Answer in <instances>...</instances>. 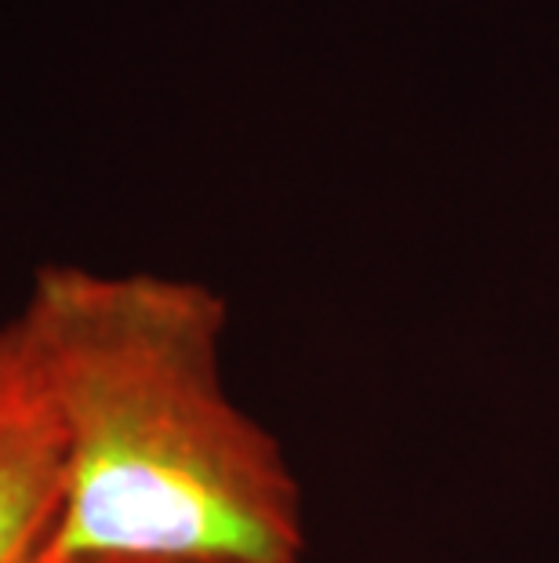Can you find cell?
I'll list each match as a JSON object with an SVG mask.
<instances>
[{
	"label": "cell",
	"mask_w": 559,
	"mask_h": 563,
	"mask_svg": "<svg viewBox=\"0 0 559 563\" xmlns=\"http://www.w3.org/2000/svg\"><path fill=\"white\" fill-rule=\"evenodd\" d=\"M15 323L63 448L47 553L302 563L299 476L225 386L222 295L47 266Z\"/></svg>",
	"instance_id": "cell-1"
},
{
	"label": "cell",
	"mask_w": 559,
	"mask_h": 563,
	"mask_svg": "<svg viewBox=\"0 0 559 563\" xmlns=\"http://www.w3.org/2000/svg\"><path fill=\"white\" fill-rule=\"evenodd\" d=\"M37 563H211V560H164V556H121V553H85V556H58V553H44Z\"/></svg>",
	"instance_id": "cell-3"
},
{
	"label": "cell",
	"mask_w": 559,
	"mask_h": 563,
	"mask_svg": "<svg viewBox=\"0 0 559 563\" xmlns=\"http://www.w3.org/2000/svg\"><path fill=\"white\" fill-rule=\"evenodd\" d=\"M63 501V448L15 317L0 323V563H37Z\"/></svg>",
	"instance_id": "cell-2"
}]
</instances>
